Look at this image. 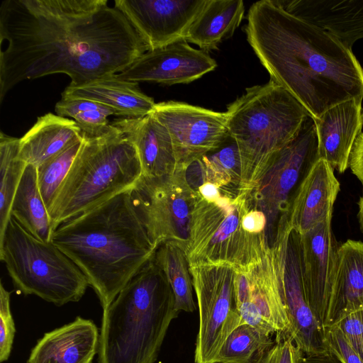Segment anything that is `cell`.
<instances>
[{"label": "cell", "instance_id": "ab89813d", "mask_svg": "<svg viewBox=\"0 0 363 363\" xmlns=\"http://www.w3.org/2000/svg\"><path fill=\"white\" fill-rule=\"evenodd\" d=\"M359 212H358V219L359 222V225L363 232V194L359 199Z\"/></svg>", "mask_w": 363, "mask_h": 363}, {"label": "cell", "instance_id": "f1b7e54d", "mask_svg": "<svg viewBox=\"0 0 363 363\" xmlns=\"http://www.w3.org/2000/svg\"><path fill=\"white\" fill-rule=\"evenodd\" d=\"M186 169L201 176L198 187L204 182H210L220 189L234 184L238 190L241 160L235 141L229 135L218 150L194 162Z\"/></svg>", "mask_w": 363, "mask_h": 363}, {"label": "cell", "instance_id": "7c38bea8", "mask_svg": "<svg viewBox=\"0 0 363 363\" xmlns=\"http://www.w3.org/2000/svg\"><path fill=\"white\" fill-rule=\"evenodd\" d=\"M289 328L286 333L303 354L328 350L325 330L311 308L305 291L300 235L289 222L279 223L270 245Z\"/></svg>", "mask_w": 363, "mask_h": 363}, {"label": "cell", "instance_id": "277c9868", "mask_svg": "<svg viewBox=\"0 0 363 363\" xmlns=\"http://www.w3.org/2000/svg\"><path fill=\"white\" fill-rule=\"evenodd\" d=\"M179 313L172 288L153 258L103 310L98 363H155Z\"/></svg>", "mask_w": 363, "mask_h": 363}, {"label": "cell", "instance_id": "e0dca14e", "mask_svg": "<svg viewBox=\"0 0 363 363\" xmlns=\"http://www.w3.org/2000/svg\"><path fill=\"white\" fill-rule=\"evenodd\" d=\"M331 218L300 235L302 273L308 304L321 327L329 328V306L337 249Z\"/></svg>", "mask_w": 363, "mask_h": 363}, {"label": "cell", "instance_id": "d4e9b609", "mask_svg": "<svg viewBox=\"0 0 363 363\" xmlns=\"http://www.w3.org/2000/svg\"><path fill=\"white\" fill-rule=\"evenodd\" d=\"M360 308H363V242L348 240L337 249L330 299V327L344 315Z\"/></svg>", "mask_w": 363, "mask_h": 363}, {"label": "cell", "instance_id": "ac0fdd59", "mask_svg": "<svg viewBox=\"0 0 363 363\" xmlns=\"http://www.w3.org/2000/svg\"><path fill=\"white\" fill-rule=\"evenodd\" d=\"M363 99H351L330 107L313 118L318 143L319 158L333 169L343 173L349 167L353 145L362 133Z\"/></svg>", "mask_w": 363, "mask_h": 363}, {"label": "cell", "instance_id": "5b68a950", "mask_svg": "<svg viewBox=\"0 0 363 363\" xmlns=\"http://www.w3.org/2000/svg\"><path fill=\"white\" fill-rule=\"evenodd\" d=\"M229 135L241 160L237 195L250 199L273 156L296 135L309 115L286 89L270 79L249 87L227 106Z\"/></svg>", "mask_w": 363, "mask_h": 363}, {"label": "cell", "instance_id": "44dd1931", "mask_svg": "<svg viewBox=\"0 0 363 363\" xmlns=\"http://www.w3.org/2000/svg\"><path fill=\"white\" fill-rule=\"evenodd\" d=\"M99 335L93 320L77 316L38 340L27 363H91L98 353Z\"/></svg>", "mask_w": 363, "mask_h": 363}, {"label": "cell", "instance_id": "484cf974", "mask_svg": "<svg viewBox=\"0 0 363 363\" xmlns=\"http://www.w3.org/2000/svg\"><path fill=\"white\" fill-rule=\"evenodd\" d=\"M244 13L242 0H206L184 40L205 52L217 49L220 43L233 35Z\"/></svg>", "mask_w": 363, "mask_h": 363}, {"label": "cell", "instance_id": "4dcf8cb0", "mask_svg": "<svg viewBox=\"0 0 363 363\" xmlns=\"http://www.w3.org/2000/svg\"><path fill=\"white\" fill-rule=\"evenodd\" d=\"M274 342L270 335L242 323L223 344L216 363H257Z\"/></svg>", "mask_w": 363, "mask_h": 363}, {"label": "cell", "instance_id": "8d00e7d4", "mask_svg": "<svg viewBox=\"0 0 363 363\" xmlns=\"http://www.w3.org/2000/svg\"><path fill=\"white\" fill-rule=\"evenodd\" d=\"M327 348L335 353L343 363H363L336 325L325 329Z\"/></svg>", "mask_w": 363, "mask_h": 363}, {"label": "cell", "instance_id": "f35d334b", "mask_svg": "<svg viewBox=\"0 0 363 363\" xmlns=\"http://www.w3.org/2000/svg\"><path fill=\"white\" fill-rule=\"evenodd\" d=\"M298 363H343V362L328 349L324 352L302 354Z\"/></svg>", "mask_w": 363, "mask_h": 363}, {"label": "cell", "instance_id": "e575fe53", "mask_svg": "<svg viewBox=\"0 0 363 363\" xmlns=\"http://www.w3.org/2000/svg\"><path fill=\"white\" fill-rule=\"evenodd\" d=\"M333 325L340 328L347 342L363 361V308L344 315Z\"/></svg>", "mask_w": 363, "mask_h": 363}, {"label": "cell", "instance_id": "4316f807", "mask_svg": "<svg viewBox=\"0 0 363 363\" xmlns=\"http://www.w3.org/2000/svg\"><path fill=\"white\" fill-rule=\"evenodd\" d=\"M11 216L36 238L50 241L51 220L39 190L37 167L33 164H28L23 172L12 201Z\"/></svg>", "mask_w": 363, "mask_h": 363}, {"label": "cell", "instance_id": "8992f818", "mask_svg": "<svg viewBox=\"0 0 363 363\" xmlns=\"http://www.w3.org/2000/svg\"><path fill=\"white\" fill-rule=\"evenodd\" d=\"M84 135L82 146L48 211L52 231L131 190L143 175L134 145L118 127L110 123L101 135Z\"/></svg>", "mask_w": 363, "mask_h": 363}, {"label": "cell", "instance_id": "5bb4252c", "mask_svg": "<svg viewBox=\"0 0 363 363\" xmlns=\"http://www.w3.org/2000/svg\"><path fill=\"white\" fill-rule=\"evenodd\" d=\"M235 289L242 323L270 335L287 332L289 320L271 246L259 261L237 269Z\"/></svg>", "mask_w": 363, "mask_h": 363}, {"label": "cell", "instance_id": "d590c367", "mask_svg": "<svg viewBox=\"0 0 363 363\" xmlns=\"http://www.w3.org/2000/svg\"><path fill=\"white\" fill-rule=\"evenodd\" d=\"M303 353L285 334H277L274 344L257 363H298Z\"/></svg>", "mask_w": 363, "mask_h": 363}, {"label": "cell", "instance_id": "7402d4cb", "mask_svg": "<svg viewBox=\"0 0 363 363\" xmlns=\"http://www.w3.org/2000/svg\"><path fill=\"white\" fill-rule=\"evenodd\" d=\"M134 145L145 177L173 174L177 167L170 134L152 113L140 118H122L113 123Z\"/></svg>", "mask_w": 363, "mask_h": 363}, {"label": "cell", "instance_id": "603a6c76", "mask_svg": "<svg viewBox=\"0 0 363 363\" xmlns=\"http://www.w3.org/2000/svg\"><path fill=\"white\" fill-rule=\"evenodd\" d=\"M62 96L94 101L115 110L123 118H140L151 114L154 99L138 87V83L119 79L116 74L104 76L79 86H67Z\"/></svg>", "mask_w": 363, "mask_h": 363}, {"label": "cell", "instance_id": "ffe728a7", "mask_svg": "<svg viewBox=\"0 0 363 363\" xmlns=\"http://www.w3.org/2000/svg\"><path fill=\"white\" fill-rule=\"evenodd\" d=\"M340 189L334 169L323 159L311 168L299 185L289 212V223L299 235L332 218Z\"/></svg>", "mask_w": 363, "mask_h": 363}, {"label": "cell", "instance_id": "4fadbf2b", "mask_svg": "<svg viewBox=\"0 0 363 363\" xmlns=\"http://www.w3.org/2000/svg\"><path fill=\"white\" fill-rule=\"evenodd\" d=\"M152 114L168 130L177 164L184 168L218 150L229 136L225 112L169 101L156 104Z\"/></svg>", "mask_w": 363, "mask_h": 363}, {"label": "cell", "instance_id": "d6a6232c", "mask_svg": "<svg viewBox=\"0 0 363 363\" xmlns=\"http://www.w3.org/2000/svg\"><path fill=\"white\" fill-rule=\"evenodd\" d=\"M83 142L84 138L37 167L38 187L48 211L53 204Z\"/></svg>", "mask_w": 363, "mask_h": 363}, {"label": "cell", "instance_id": "8fae6325", "mask_svg": "<svg viewBox=\"0 0 363 363\" xmlns=\"http://www.w3.org/2000/svg\"><path fill=\"white\" fill-rule=\"evenodd\" d=\"M313 118L308 115L294 138L272 157L256 188L250 196L254 208L267 219V234L272 227L273 240L279 221L289 220V212L302 180L319 160Z\"/></svg>", "mask_w": 363, "mask_h": 363}, {"label": "cell", "instance_id": "52a82bcc", "mask_svg": "<svg viewBox=\"0 0 363 363\" xmlns=\"http://www.w3.org/2000/svg\"><path fill=\"white\" fill-rule=\"evenodd\" d=\"M0 259L18 291L57 306L79 301L89 286L69 257L51 241L31 235L13 216L0 239Z\"/></svg>", "mask_w": 363, "mask_h": 363}, {"label": "cell", "instance_id": "cb8c5ba5", "mask_svg": "<svg viewBox=\"0 0 363 363\" xmlns=\"http://www.w3.org/2000/svg\"><path fill=\"white\" fill-rule=\"evenodd\" d=\"M83 138L74 120L48 113L20 138L18 157L37 167Z\"/></svg>", "mask_w": 363, "mask_h": 363}, {"label": "cell", "instance_id": "f546056e", "mask_svg": "<svg viewBox=\"0 0 363 363\" xmlns=\"http://www.w3.org/2000/svg\"><path fill=\"white\" fill-rule=\"evenodd\" d=\"M20 138L0 133V239L11 217L16 189L28 164L18 157Z\"/></svg>", "mask_w": 363, "mask_h": 363}, {"label": "cell", "instance_id": "60d3db41", "mask_svg": "<svg viewBox=\"0 0 363 363\" xmlns=\"http://www.w3.org/2000/svg\"><path fill=\"white\" fill-rule=\"evenodd\" d=\"M362 112H363V110H362Z\"/></svg>", "mask_w": 363, "mask_h": 363}, {"label": "cell", "instance_id": "836d02e7", "mask_svg": "<svg viewBox=\"0 0 363 363\" xmlns=\"http://www.w3.org/2000/svg\"><path fill=\"white\" fill-rule=\"evenodd\" d=\"M11 292L0 284V362L9 359L16 333L10 306Z\"/></svg>", "mask_w": 363, "mask_h": 363}, {"label": "cell", "instance_id": "d6986e66", "mask_svg": "<svg viewBox=\"0 0 363 363\" xmlns=\"http://www.w3.org/2000/svg\"><path fill=\"white\" fill-rule=\"evenodd\" d=\"M290 14L337 38L352 49L363 38V0H274Z\"/></svg>", "mask_w": 363, "mask_h": 363}, {"label": "cell", "instance_id": "30bf717a", "mask_svg": "<svg viewBox=\"0 0 363 363\" xmlns=\"http://www.w3.org/2000/svg\"><path fill=\"white\" fill-rule=\"evenodd\" d=\"M237 269L223 262L189 265L199 314L195 363H216L223 344L242 324L235 289Z\"/></svg>", "mask_w": 363, "mask_h": 363}, {"label": "cell", "instance_id": "1f68e13d", "mask_svg": "<svg viewBox=\"0 0 363 363\" xmlns=\"http://www.w3.org/2000/svg\"><path fill=\"white\" fill-rule=\"evenodd\" d=\"M55 111L60 116L72 118L88 137L101 135L110 124L108 117L118 116L115 110L99 102L69 96H62Z\"/></svg>", "mask_w": 363, "mask_h": 363}, {"label": "cell", "instance_id": "ba28073f", "mask_svg": "<svg viewBox=\"0 0 363 363\" xmlns=\"http://www.w3.org/2000/svg\"><path fill=\"white\" fill-rule=\"evenodd\" d=\"M251 208L245 195L206 200L197 193L185 251L189 265L223 262L242 269L262 259L270 245L267 234L245 228L244 218Z\"/></svg>", "mask_w": 363, "mask_h": 363}, {"label": "cell", "instance_id": "7a4b0ae2", "mask_svg": "<svg viewBox=\"0 0 363 363\" xmlns=\"http://www.w3.org/2000/svg\"><path fill=\"white\" fill-rule=\"evenodd\" d=\"M247 40L270 76L313 118L340 102L363 99V68L352 49L274 0L254 3Z\"/></svg>", "mask_w": 363, "mask_h": 363}, {"label": "cell", "instance_id": "3957f363", "mask_svg": "<svg viewBox=\"0 0 363 363\" xmlns=\"http://www.w3.org/2000/svg\"><path fill=\"white\" fill-rule=\"evenodd\" d=\"M50 241L80 269L104 309L157 249L130 197V190L60 224Z\"/></svg>", "mask_w": 363, "mask_h": 363}, {"label": "cell", "instance_id": "2e32d148", "mask_svg": "<svg viewBox=\"0 0 363 363\" xmlns=\"http://www.w3.org/2000/svg\"><path fill=\"white\" fill-rule=\"evenodd\" d=\"M217 63L206 52L181 40L147 51L128 68L116 74L129 82H149L172 85L188 84L214 70Z\"/></svg>", "mask_w": 363, "mask_h": 363}, {"label": "cell", "instance_id": "6da1fadb", "mask_svg": "<svg viewBox=\"0 0 363 363\" xmlns=\"http://www.w3.org/2000/svg\"><path fill=\"white\" fill-rule=\"evenodd\" d=\"M107 0H4L0 102L19 82L65 74L70 86L118 74L149 50Z\"/></svg>", "mask_w": 363, "mask_h": 363}, {"label": "cell", "instance_id": "74e56055", "mask_svg": "<svg viewBox=\"0 0 363 363\" xmlns=\"http://www.w3.org/2000/svg\"><path fill=\"white\" fill-rule=\"evenodd\" d=\"M349 167L363 184V133L356 139L350 156Z\"/></svg>", "mask_w": 363, "mask_h": 363}, {"label": "cell", "instance_id": "9a60e30c", "mask_svg": "<svg viewBox=\"0 0 363 363\" xmlns=\"http://www.w3.org/2000/svg\"><path fill=\"white\" fill-rule=\"evenodd\" d=\"M206 0H115L149 50L184 40ZM148 50V51H149Z\"/></svg>", "mask_w": 363, "mask_h": 363}, {"label": "cell", "instance_id": "83f0119b", "mask_svg": "<svg viewBox=\"0 0 363 363\" xmlns=\"http://www.w3.org/2000/svg\"><path fill=\"white\" fill-rule=\"evenodd\" d=\"M154 260L172 288L176 309L179 312L194 311V286L185 250L174 242H165L157 247Z\"/></svg>", "mask_w": 363, "mask_h": 363}, {"label": "cell", "instance_id": "9c48e42d", "mask_svg": "<svg viewBox=\"0 0 363 363\" xmlns=\"http://www.w3.org/2000/svg\"><path fill=\"white\" fill-rule=\"evenodd\" d=\"M186 168L178 166L169 175L142 176L130 190L132 203L157 247L171 241L185 251L188 245L191 215L196 191L190 185Z\"/></svg>", "mask_w": 363, "mask_h": 363}]
</instances>
